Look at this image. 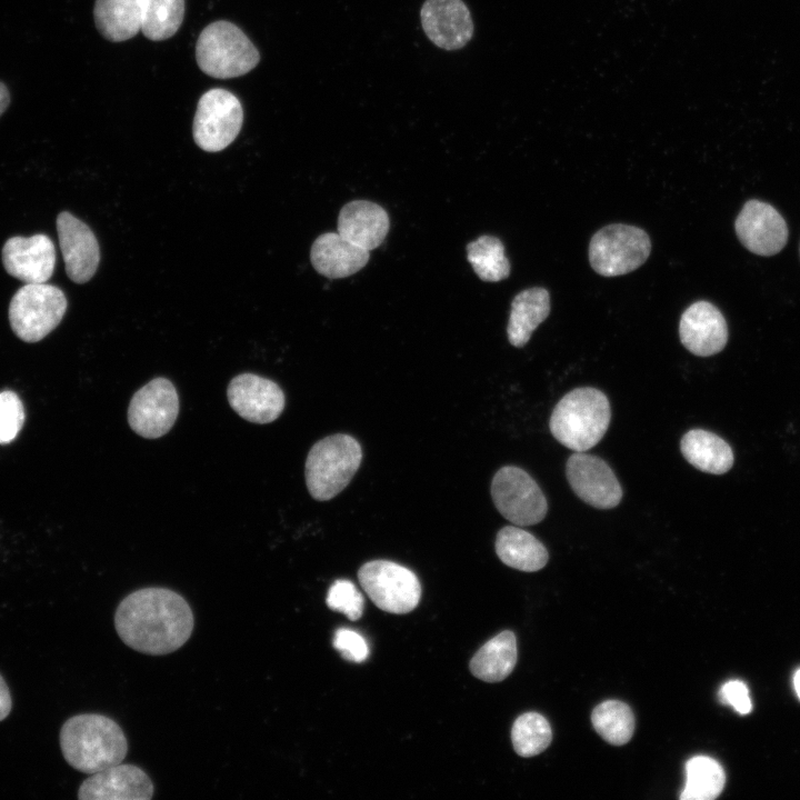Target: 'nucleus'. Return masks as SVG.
Here are the masks:
<instances>
[{"instance_id": "obj_12", "label": "nucleus", "mask_w": 800, "mask_h": 800, "mask_svg": "<svg viewBox=\"0 0 800 800\" xmlns=\"http://www.w3.org/2000/svg\"><path fill=\"white\" fill-rule=\"evenodd\" d=\"M567 479L573 492L598 509H612L622 498V488L610 466L597 456L576 451L566 464Z\"/></svg>"}, {"instance_id": "obj_34", "label": "nucleus", "mask_w": 800, "mask_h": 800, "mask_svg": "<svg viewBox=\"0 0 800 800\" xmlns=\"http://www.w3.org/2000/svg\"><path fill=\"white\" fill-rule=\"evenodd\" d=\"M332 644L344 659L353 662H362L369 656V647L364 638L347 628L336 631Z\"/></svg>"}, {"instance_id": "obj_26", "label": "nucleus", "mask_w": 800, "mask_h": 800, "mask_svg": "<svg viewBox=\"0 0 800 800\" xmlns=\"http://www.w3.org/2000/svg\"><path fill=\"white\" fill-rule=\"evenodd\" d=\"M517 663V640L513 632L506 630L487 641L472 657L470 671L486 682L506 679Z\"/></svg>"}, {"instance_id": "obj_35", "label": "nucleus", "mask_w": 800, "mask_h": 800, "mask_svg": "<svg viewBox=\"0 0 800 800\" xmlns=\"http://www.w3.org/2000/svg\"><path fill=\"white\" fill-rule=\"evenodd\" d=\"M719 697L722 703L732 706L740 714H748L752 710L748 688L740 680L726 682L719 691Z\"/></svg>"}, {"instance_id": "obj_5", "label": "nucleus", "mask_w": 800, "mask_h": 800, "mask_svg": "<svg viewBox=\"0 0 800 800\" xmlns=\"http://www.w3.org/2000/svg\"><path fill=\"white\" fill-rule=\"evenodd\" d=\"M196 60L206 74L229 79L251 71L259 63L260 54L239 27L219 20L200 32L196 43Z\"/></svg>"}, {"instance_id": "obj_1", "label": "nucleus", "mask_w": 800, "mask_h": 800, "mask_svg": "<svg viewBox=\"0 0 800 800\" xmlns=\"http://www.w3.org/2000/svg\"><path fill=\"white\" fill-rule=\"evenodd\" d=\"M193 612L187 600L167 588L136 590L119 603L114 628L124 644L151 656L171 653L191 637Z\"/></svg>"}, {"instance_id": "obj_38", "label": "nucleus", "mask_w": 800, "mask_h": 800, "mask_svg": "<svg viewBox=\"0 0 800 800\" xmlns=\"http://www.w3.org/2000/svg\"><path fill=\"white\" fill-rule=\"evenodd\" d=\"M793 684L797 692L798 698L800 699V669H798L793 677Z\"/></svg>"}, {"instance_id": "obj_10", "label": "nucleus", "mask_w": 800, "mask_h": 800, "mask_svg": "<svg viewBox=\"0 0 800 800\" xmlns=\"http://www.w3.org/2000/svg\"><path fill=\"white\" fill-rule=\"evenodd\" d=\"M490 491L498 511L513 524L539 523L548 512V502L540 487L521 468H500L492 478Z\"/></svg>"}, {"instance_id": "obj_23", "label": "nucleus", "mask_w": 800, "mask_h": 800, "mask_svg": "<svg viewBox=\"0 0 800 800\" xmlns=\"http://www.w3.org/2000/svg\"><path fill=\"white\" fill-rule=\"evenodd\" d=\"M496 552L504 564L526 572L542 569L549 559L541 541L530 532L513 526L503 527L497 533Z\"/></svg>"}, {"instance_id": "obj_7", "label": "nucleus", "mask_w": 800, "mask_h": 800, "mask_svg": "<svg viewBox=\"0 0 800 800\" xmlns=\"http://www.w3.org/2000/svg\"><path fill=\"white\" fill-rule=\"evenodd\" d=\"M651 251L647 232L638 227L613 223L601 228L590 240L589 261L604 277L629 273L646 262Z\"/></svg>"}, {"instance_id": "obj_11", "label": "nucleus", "mask_w": 800, "mask_h": 800, "mask_svg": "<svg viewBox=\"0 0 800 800\" xmlns=\"http://www.w3.org/2000/svg\"><path fill=\"white\" fill-rule=\"evenodd\" d=\"M178 413L179 397L173 383L159 377L133 394L128 408V422L137 434L156 439L169 432Z\"/></svg>"}, {"instance_id": "obj_9", "label": "nucleus", "mask_w": 800, "mask_h": 800, "mask_svg": "<svg viewBox=\"0 0 800 800\" xmlns=\"http://www.w3.org/2000/svg\"><path fill=\"white\" fill-rule=\"evenodd\" d=\"M242 121L243 110L239 99L226 89H210L197 104L193 140L204 151H221L237 138Z\"/></svg>"}, {"instance_id": "obj_19", "label": "nucleus", "mask_w": 800, "mask_h": 800, "mask_svg": "<svg viewBox=\"0 0 800 800\" xmlns=\"http://www.w3.org/2000/svg\"><path fill=\"white\" fill-rule=\"evenodd\" d=\"M681 343L691 353L709 357L720 352L728 341L723 314L708 301H697L682 313L679 322Z\"/></svg>"}, {"instance_id": "obj_31", "label": "nucleus", "mask_w": 800, "mask_h": 800, "mask_svg": "<svg viewBox=\"0 0 800 800\" xmlns=\"http://www.w3.org/2000/svg\"><path fill=\"white\" fill-rule=\"evenodd\" d=\"M514 751L524 758L544 751L552 740V731L544 717L537 712H527L516 719L511 729Z\"/></svg>"}, {"instance_id": "obj_13", "label": "nucleus", "mask_w": 800, "mask_h": 800, "mask_svg": "<svg viewBox=\"0 0 800 800\" xmlns=\"http://www.w3.org/2000/svg\"><path fill=\"white\" fill-rule=\"evenodd\" d=\"M734 228L740 242L759 256L777 254L788 240V227L782 216L771 204L757 199L743 204Z\"/></svg>"}, {"instance_id": "obj_21", "label": "nucleus", "mask_w": 800, "mask_h": 800, "mask_svg": "<svg viewBox=\"0 0 800 800\" xmlns=\"http://www.w3.org/2000/svg\"><path fill=\"white\" fill-rule=\"evenodd\" d=\"M313 268L329 279L352 276L369 260V251L341 237L338 232L320 234L310 250Z\"/></svg>"}, {"instance_id": "obj_33", "label": "nucleus", "mask_w": 800, "mask_h": 800, "mask_svg": "<svg viewBox=\"0 0 800 800\" xmlns=\"http://www.w3.org/2000/svg\"><path fill=\"white\" fill-rule=\"evenodd\" d=\"M24 408L11 390L0 392V444L12 442L24 423Z\"/></svg>"}, {"instance_id": "obj_28", "label": "nucleus", "mask_w": 800, "mask_h": 800, "mask_svg": "<svg viewBox=\"0 0 800 800\" xmlns=\"http://www.w3.org/2000/svg\"><path fill=\"white\" fill-rule=\"evenodd\" d=\"M467 258L477 276L489 282L507 279L510 263L503 243L493 236H481L467 244Z\"/></svg>"}, {"instance_id": "obj_36", "label": "nucleus", "mask_w": 800, "mask_h": 800, "mask_svg": "<svg viewBox=\"0 0 800 800\" xmlns=\"http://www.w3.org/2000/svg\"><path fill=\"white\" fill-rule=\"evenodd\" d=\"M11 706L12 702L9 688L4 679L0 674V721H2L9 716L11 711Z\"/></svg>"}, {"instance_id": "obj_17", "label": "nucleus", "mask_w": 800, "mask_h": 800, "mask_svg": "<svg viewBox=\"0 0 800 800\" xmlns=\"http://www.w3.org/2000/svg\"><path fill=\"white\" fill-rule=\"evenodd\" d=\"M57 231L69 279L76 283L88 282L94 276L100 261L94 233L84 222L67 211L58 214Z\"/></svg>"}, {"instance_id": "obj_30", "label": "nucleus", "mask_w": 800, "mask_h": 800, "mask_svg": "<svg viewBox=\"0 0 800 800\" xmlns=\"http://www.w3.org/2000/svg\"><path fill=\"white\" fill-rule=\"evenodd\" d=\"M141 31L152 41L171 38L184 18V0H142Z\"/></svg>"}, {"instance_id": "obj_27", "label": "nucleus", "mask_w": 800, "mask_h": 800, "mask_svg": "<svg viewBox=\"0 0 800 800\" xmlns=\"http://www.w3.org/2000/svg\"><path fill=\"white\" fill-rule=\"evenodd\" d=\"M726 774L721 764L707 756H697L686 763V786L681 800H712L722 791Z\"/></svg>"}, {"instance_id": "obj_32", "label": "nucleus", "mask_w": 800, "mask_h": 800, "mask_svg": "<svg viewBox=\"0 0 800 800\" xmlns=\"http://www.w3.org/2000/svg\"><path fill=\"white\" fill-rule=\"evenodd\" d=\"M327 606L343 613L348 619L356 621L363 613L364 600L356 586L346 579H339L330 587L327 596Z\"/></svg>"}, {"instance_id": "obj_2", "label": "nucleus", "mask_w": 800, "mask_h": 800, "mask_svg": "<svg viewBox=\"0 0 800 800\" xmlns=\"http://www.w3.org/2000/svg\"><path fill=\"white\" fill-rule=\"evenodd\" d=\"M60 748L76 770L92 774L123 761L128 742L121 727L99 713L69 718L60 730Z\"/></svg>"}, {"instance_id": "obj_6", "label": "nucleus", "mask_w": 800, "mask_h": 800, "mask_svg": "<svg viewBox=\"0 0 800 800\" xmlns=\"http://www.w3.org/2000/svg\"><path fill=\"white\" fill-rule=\"evenodd\" d=\"M67 307L60 288L46 282L26 283L11 298L9 322L19 339L38 342L57 328Z\"/></svg>"}, {"instance_id": "obj_8", "label": "nucleus", "mask_w": 800, "mask_h": 800, "mask_svg": "<svg viewBox=\"0 0 800 800\" xmlns=\"http://www.w3.org/2000/svg\"><path fill=\"white\" fill-rule=\"evenodd\" d=\"M358 579L371 601L386 612L408 613L417 608L421 598L416 573L392 561L366 562L358 571Z\"/></svg>"}, {"instance_id": "obj_15", "label": "nucleus", "mask_w": 800, "mask_h": 800, "mask_svg": "<svg viewBox=\"0 0 800 800\" xmlns=\"http://www.w3.org/2000/svg\"><path fill=\"white\" fill-rule=\"evenodd\" d=\"M420 19L428 39L443 50H459L473 36L471 13L462 0H426Z\"/></svg>"}, {"instance_id": "obj_29", "label": "nucleus", "mask_w": 800, "mask_h": 800, "mask_svg": "<svg viewBox=\"0 0 800 800\" xmlns=\"http://www.w3.org/2000/svg\"><path fill=\"white\" fill-rule=\"evenodd\" d=\"M591 722L602 739L613 746H622L633 736L634 716L628 704L618 700L598 704L592 711Z\"/></svg>"}, {"instance_id": "obj_4", "label": "nucleus", "mask_w": 800, "mask_h": 800, "mask_svg": "<svg viewBox=\"0 0 800 800\" xmlns=\"http://www.w3.org/2000/svg\"><path fill=\"white\" fill-rule=\"evenodd\" d=\"M362 460L359 442L349 434L337 433L316 442L304 467L306 483L311 497L330 500L341 492L356 474Z\"/></svg>"}, {"instance_id": "obj_25", "label": "nucleus", "mask_w": 800, "mask_h": 800, "mask_svg": "<svg viewBox=\"0 0 800 800\" xmlns=\"http://www.w3.org/2000/svg\"><path fill=\"white\" fill-rule=\"evenodd\" d=\"M93 19L103 38L111 42L126 41L141 30L142 0H96Z\"/></svg>"}, {"instance_id": "obj_18", "label": "nucleus", "mask_w": 800, "mask_h": 800, "mask_svg": "<svg viewBox=\"0 0 800 800\" xmlns=\"http://www.w3.org/2000/svg\"><path fill=\"white\" fill-rule=\"evenodd\" d=\"M153 783L139 767L119 763L90 774L80 786V800H149Z\"/></svg>"}, {"instance_id": "obj_14", "label": "nucleus", "mask_w": 800, "mask_h": 800, "mask_svg": "<svg viewBox=\"0 0 800 800\" xmlns=\"http://www.w3.org/2000/svg\"><path fill=\"white\" fill-rule=\"evenodd\" d=\"M227 397L231 408L244 420L253 423H270L284 409L282 389L272 380L241 373L229 383Z\"/></svg>"}, {"instance_id": "obj_3", "label": "nucleus", "mask_w": 800, "mask_h": 800, "mask_svg": "<svg viewBox=\"0 0 800 800\" xmlns=\"http://www.w3.org/2000/svg\"><path fill=\"white\" fill-rule=\"evenodd\" d=\"M611 419L606 394L590 387L574 389L556 404L549 421L552 436L573 451H587L604 436Z\"/></svg>"}, {"instance_id": "obj_37", "label": "nucleus", "mask_w": 800, "mask_h": 800, "mask_svg": "<svg viewBox=\"0 0 800 800\" xmlns=\"http://www.w3.org/2000/svg\"><path fill=\"white\" fill-rule=\"evenodd\" d=\"M11 101L9 88L0 81V117L6 112Z\"/></svg>"}, {"instance_id": "obj_16", "label": "nucleus", "mask_w": 800, "mask_h": 800, "mask_svg": "<svg viewBox=\"0 0 800 800\" xmlns=\"http://www.w3.org/2000/svg\"><path fill=\"white\" fill-rule=\"evenodd\" d=\"M1 257L6 271L24 283L47 282L54 271V244L43 233L9 238Z\"/></svg>"}, {"instance_id": "obj_22", "label": "nucleus", "mask_w": 800, "mask_h": 800, "mask_svg": "<svg viewBox=\"0 0 800 800\" xmlns=\"http://www.w3.org/2000/svg\"><path fill=\"white\" fill-rule=\"evenodd\" d=\"M684 459L700 471L723 474L733 464L731 447L719 436L703 429H692L680 442Z\"/></svg>"}, {"instance_id": "obj_20", "label": "nucleus", "mask_w": 800, "mask_h": 800, "mask_svg": "<svg viewBox=\"0 0 800 800\" xmlns=\"http://www.w3.org/2000/svg\"><path fill=\"white\" fill-rule=\"evenodd\" d=\"M337 228L341 237L370 251L386 239L390 220L381 206L367 200H354L341 208Z\"/></svg>"}, {"instance_id": "obj_24", "label": "nucleus", "mask_w": 800, "mask_h": 800, "mask_svg": "<svg viewBox=\"0 0 800 800\" xmlns=\"http://www.w3.org/2000/svg\"><path fill=\"white\" fill-rule=\"evenodd\" d=\"M549 313L550 296L547 289L533 287L519 292L511 302L507 327L509 342L513 347H523Z\"/></svg>"}]
</instances>
